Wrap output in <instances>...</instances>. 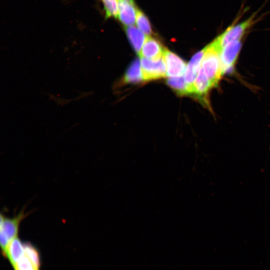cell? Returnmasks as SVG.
Returning <instances> with one entry per match:
<instances>
[{
  "mask_svg": "<svg viewBox=\"0 0 270 270\" xmlns=\"http://www.w3.org/2000/svg\"><path fill=\"white\" fill-rule=\"evenodd\" d=\"M220 53V50L212 41L206 46V52L202 62L201 67L212 87L216 86L223 74Z\"/></svg>",
  "mask_w": 270,
  "mask_h": 270,
  "instance_id": "1",
  "label": "cell"
},
{
  "mask_svg": "<svg viewBox=\"0 0 270 270\" xmlns=\"http://www.w3.org/2000/svg\"><path fill=\"white\" fill-rule=\"evenodd\" d=\"M42 264L40 250L30 242H24L22 253L10 263L13 270H41Z\"/></svg>",
  "mask_w": 270,
  "mask_h": 270,
  "instance_id": "2",
  "label": "cell"
},
{
  "mask_svg": "<svg viewBox=\"0 0 270 270\" xmlns=\"http://www.w3.org/2000/svg\"><path fill=\"white\" fill-rule=\"evenodd\" d=\"M28 216L24 210L12 218L6 217L2 214L0 220V242L1 252H3L10 242L18 236L20 224Z\"/></svg>",
  "mask_w": 270,
  "mask_h": 270,
  "instance_id": "3",
  "label": "cell"
},
{
  "mask_svg": "<svg viewBox=\"0 0 270 270\" xmlns=\"http://www.w3.org/2000/svg\"><path fill=\"white\" fill-rule=\"evenodd\" d=\"M254 18V14L239 24L230 26L216 38L214 40L220 50L228 44L241 40L248 29L255 22Z\"/></svg>",
  "mask_w": 270,
  "mask_h": 270,
  "instance_id": "4",
  "label": "cell"
},
{
  "mask_svg": "<svg viewBox=\"0 0 270 270\" xmlns=\"http://www.w3.org/2000/svg\"><path fill=\"white\" fill-rule=\"evenodd\" d=\"M140 58L144 80H154L166 76V68L163 58L156 60H150L144 58Z\"/></svg>",
  "mask_w": 270,
  "mask_h": 270,
  "instance_id": "5",
  "label": "cell"
},
{
  "mask_svg": "<svg viewBox=\"0 0 270 270\" xmlns=\"http://www.w3.org/2000/svg\"><path fill=\"white\" fill-rule=\"evenodd\" d=\"M240 40L231 42L225 46L221 50L220 56L222 68V72L232 69L242 48Z\"/></svg>",
  "mask_w": 270,
  "mask_h": 270,
  "instance_id": "6",
  "label": "cell"
},
{
  "mask_svg": "<svg viewBox=\"0 0 270 270\" xmlns=\"http://www.w3.org/2000/svg\"><path fill=\"white\" fill-rule=\"evenodd\" d=\"M162 58L166 66L167 76H182L185 72L186 63L176 54L165 49Z\"/></svg>",
  "mask_w": 270,
  "mask_h": 270,
  "instance_id": "7",
  "label": "cell"
},
{
  "mask_svg": "<svg viewBox=\"0 0 270 270\" xmlns=\"http://www.w3.org/2000/svg\"><path fill=\"white\" fill-rule=\"evenodd\" d=\"M164 50L158 40L152 37L148 36L146 38L139 55L140 58L156 60L163 56Z\"/></svg>",
  "mask_w": 270,
  "mask_h": 270,
  "instance_id": "8",
  "label": "cell"
},
{
  "mask_svg": "<svg viewBox=\"0 0 270 270\" xmlns=\"http://www.w3.org/2000/svg\"><path fill=\"white\" fill-rule=\"evenodd\" d=\"M206 50V46L196 52L191 58L186 68L184 78L186 82L193 88V84L201 67L202 62Z\"/></svg>",
  "mask_w": 270,
  "mask_h": 270,
  "instance_id": "9",
  "label": "cell"
},
{
  "mask_svg": "<svg viewBox=\"0 0 270 270\" xmlns=\"http://www.w3.org/2000/svg\"><path fill=\"white\" fill-rule=\"evenodd\" d=\"M212 87L203 68L200 67L197 77L193 84L192 94L200 100L207 101L205 99L210 90Z\"/></svg>",
  "mask_w": 270,
  "mask_h": 270,
  "instance_id": "10",
  "label": "cell"
},
{
  "mask_svg": "<svg viewBox=\"0 0 270 270\" xmlns=\"http://www.w3.org/2000/svg\"><path fill=\"white\" fill-rule=\"evenodd\" d=\"M137 10L134 4L125 0H118V18L122 24L127 26L133 25Z\"/></svg>",
  "mask_w": 270,
  "mask_h": 270,
  "instance_id": "11",
  "label": "cell"
},
{
  "mask_svg": "<svg viewBox=\"0 0 270 270\" xmlns=\"http://www.w3.org/2000/svg\"><path fill=\"white\" fill-rule=\"evenodd\" d=\"M128 40L134 50L140 54L146 36L144 33L138 28L133 26H128L126 28Z\"/></svg>",
  "mask_w": 270,
  "mask_h": 270,
  "instance_id": "12",
  "label": "cell"
},
{
  "mask_svg": "<svg viewBox=\"0 0 270 270\" xmlns=\"http://www.w3.org/2000/svg\"><path fill=\"white\" fill-rule=\"evenodd\" d=\"M167 84L180 95L192 94L193 88L189 86L182 76L170 78L167 80Z\"/></svg>",
  "mask_w": 270,
  "mask_h": 270,
  "instance_id": "13",
  "label": "cell"
},
{
  "mask_svg": "<svg viewBox=\"0 0 270 270\" xmlns=\"http://www.w3.org/2000/svg\"><path fill=\"white\" fill-rule=\"evenodd\" d=\"M142 80L140 72V62L138 59L130 64L124 74V80L126 83H138Z\"/></svg>",
  "mask_w": 270,
  "mask_h": 270,
  "instance_id": "14",
  "label": "cell"
},
{
  "mask_svg": "<svg viewBox=\"0 0 270 270\" xmlns=\"http://www.w3.org/2000/svg\"><path fill=\"white\" fill-rule=\"evenodd\" d=\"M136 14V24L140 30L147 36L150 34L152 28L148 18L138 10Z\"/></svg>",
  "mask_w": 270,
  "mask_h": 270,
  "instance_id": "15",
  "label": "cell"
},
{
  "mask_svg": "<svg viewBox=\"0 0 270 270\" xmlns=\"http://www.w3.org/2000/svg\"><path fill=\"white\" fill-rule=\"evenodd\" d=\"M106 18H118V0H102Z\"/></svg>",
  "mask_w": 270,
  "mask_h": 270,
  "instance_id": "16",
  "label": "cell"
},
{
  "mask_svg": "<svg viewBox=\"0 0 270 270\" xmlns=\"http://www.w3.org/2000/svg\"><path fill=\"white\" fill-rule=\"evenodd\" d=\"M126 0L130 2L133 3L134 4V0Z\"/></svg>",
  "mask_w": 270,
  "mask_h": 270,
  "instance_id": "17",
  "label": "cell"
}]
</instances>
